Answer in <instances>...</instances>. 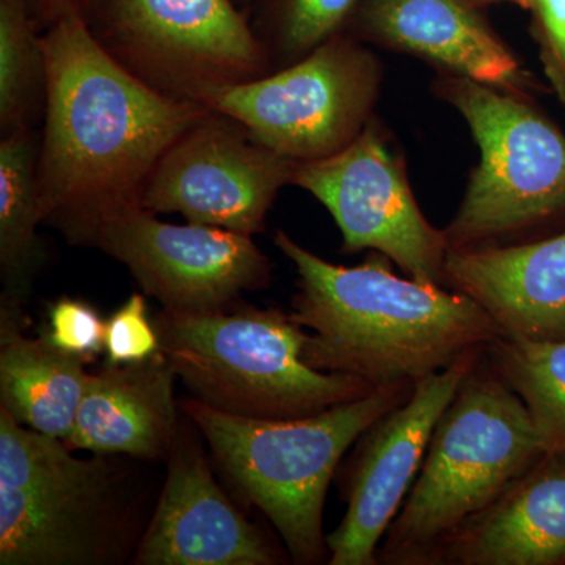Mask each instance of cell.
<instances>
[{"label":"cell","instance_id":"cell-1","mask_svg":"<svg viewBox=\"0 0 565 565\" xmlns=\"http://www.w3.org/2000/svg\"><path fill=\"white\" fill-rule=\"evenodd\" d=\"M50 90L40 131L43 225L66 243L96 247L104 226L141 207L145 184L178 137L206 114L121 68L71 18L44 32Z\"/></svg>","mask_w":565,"mask_h":565},{"label":"cell","instance_id":"cell-2","mask_svg":"<svg viewBox=\"0 0 565 565\" xmlns=\"http://www.w3.org/2000/svg\"><path fill=\"white\" fill-rule=\"evenodd\" d=\"M274 244L297 273L291 315L311 332L303 360L322 373L374 386L422 381L503 337L473 299L397 277L384 253L371 250L349 267L326 262L282 230Z\"/></svg>","mask_w":565,"mask_h":565},{"label":"cell","instance_id":"cell-3","mask_svg":"<svg viewBox=\"0 0 565 565\" xmlns=\"http://www.w3.org/2000/svg\"><path fill=\"white\" fill-rule=\"evenodd\" d=\"M414 390L412 381L381 385L360 399L297 419L223 414L193 397L182 401L181 411L237 492L273 523L292 563L329 564L323 505L345 452Z\"/></svg>","mask_w":565,"mask_h":565},{"label":"cell","instance_id":"cell-4","mask_svg":"<svg viewBox=\"0 0 565 565\" xmlns=\"http://www.w3.org/2000/svg\"><path fill=\"white\" fill-rule=\"evenodd\" d=\"M0 411V565H115L145 527L128 470Z\"/></svg>","mask_w":565,"mask_h":565},{"label":"cell","instance_id":"cell-5","mask_svg":"<svg viewBox=\"0 0 565 565\" xmlns=\"http://www.w3.org/2000/svg\"><path fill=\"white\" fill-rule=\"evenodd\" d=\"M546 455L525 404L487 362L463 379L377 553L379 564L434 565L463 525Z\"/></svg>","mask_w":565,"mask_h":565},{"label":"cell","instance_id":"cell-6","mask_svg":"<svg viewBox=\"0 0 565 565\" xmlns=\"http://www.w3.org/2000/svg\"><path fill=\"white\" fill-rule=\"evenodd\" d=\"M152 322L159 349L191 397L223 414L305 418L377 388L305 362L308 333L291 311L239 302L211 313L162 310Z\"/></svg>","mask_w":565,"mask_h":565},{"label":"cell","instance_id":"cell-7","mask_svg":"<svg viewBox=\"0 0 565 565\" xmlns=\"http://www.w3.org/2000/svg\"><path fill=\"white\" fill-rule=\"evenodd\" d=\"M430 92L462 115L479 148L448 250L519 244L565 215V134L535 98L451 73Z\"/></svg>","mask_w":565,"mask_h":565},{"label":"cell","instance_id":"cell-8","mask_svg":"<svg viewBox=\"0 0 565 565\" xmlns=\"http://www.w3.org/2000/svg\"><path fill=\"white\" fill-rule=\"evenodd\" d=\"M88 28L121 68L178 102L273 73L234 0H103Z\"/></svg>","mask_w":565,"mask_h":565},{"label":"cell","instance_id":"cell-9","mask_svg":"<svg viewBox=\"0 0 565 565\" xmlns=\"http://www.w3.org/2000/svg\"><path fill=\"white\" fill-rule=\"evenodd\" d=\"M384 81L385 66L374 47L345 32L286 68L212 92L202 104L294 161H318L364 131Z\"/></svg>","mask_w":565,"mask_h":565},{"label":"cell","instance_id":"cell-10","mask_svg":"<svg viewBox=\"0 0 565 565\" xmlns=\"http://www.w3.org/2000/svg\"><path fill=\"white\" fill-rule=\"evenodd\" d=\"M291 185L311 193L332 214L343 253H384L407 277L445 286L444 230L423 214L405 152L377 115L344 150L297 162Z\"/></svg>","mask_w":565,"mask_h":565},{"label":"cell","instance_id":"cell-11","mask_svg":"<svg viewBox=\"0 0 565 565\" xmlns=\"http://www.w3.org/2000/svg\"><path fill=\"white\" fill-rule=\"evenodd\" d=\"M297 161L259 143L239 121L214 109L163 152L140 204L154 214L250 234L266 230L278 192L291 185Z\"/></svg>","mask_w":565,"mask_h":565},{"label":"cell","instance_id":"cell-12","mask_svg":"<svg viewBox=\"0 0 565 565\" xmlns=\"http://www.w3.org/2000/svg\"><path fill=\"white\" fill-rule=\"evenodd\" d=\"M134 207L107 223L96 248L129 270L145 296L177 313H211L273 282V263L250 234L173 225Z\"/></svg>","mask_w":565,"mask_h":565},{"label":"cell","instance_id":"cell-13","mask_svg":"<svg viewBox=\"0 0 565 565\" xmlns=\"http://www.w3.org/2000/svg\"><path fill=\"white\" fill-rule=\"evenodd\" d=\"M484 351L467 353L416 381L411 399L381 416L353 444L338 470L348 509L327 535L330 565L379 564V548L418 478L435 426Z\"/></svg>","mask_w":565,"mask_h":565},{"label":"cell","instance_id":"cell-14","mask_svg":"<svg viewBox=\"0 0 565 565\" xmlns=\"http://www.w3.org/2000/svg\"><path fill=\"white\" fill-rule=\"evenodd\" d=\"M180 427L167 457L158 505L131 563L136 565H275L282 555L223 492L202 445Z\"/></svg>","mask_w":565,"mask_h":565},{"label":"cell","instance_id":"cell-15","mask_svg":"<svg viewBox=\"0 0 565 565\" xmlns=\"http://www.w3.org/2000/svg\"><path fill=\"white\" fill-rule=\"evenodd\" d=\"M348 33L374 50L419 58L435 73L470 77L527 98L550 92L476 0H363Z\"/></svg>","mask_w":565,"mask_h":565},{"label":"cell","instance_id":"cell-16","mask_svg":"<svg viewBox=\"0 0 565 565\" xmlns=\"http://www.w3.org/2000/svg\"><path fill=\"white\" fill-rule=\"evenodd\" d=\"M445 288L484 308L504 337L565 340V232L448 250Z\"/></svg>","mask_w":565,"mask_h":565},{"label":"cell","instance_id":"cell-17","mask_svg":"<svg viewBox=\"0 0 565 565\" xmlns=\"http://www.w3.org/2000/svg\"><path fill=\"white\" fill-rule=\"evenodd\" d=\"M178 375L161 351L140 362L107 360L90 373L65 445L71 451L163 460L180 433Z\"/></svg>","mask_w":565,"mask_h":565},{"label":"cell","instance_id":"cell-18","mask_svg":"<svg viewBox=\"0 0 565 565\" xmlns=\"http://www.w3.org/2000/svg\"><path fill=\"white\" fill-rule=\"evenodd\" d=\"M565 456H542L460 527L434 565H564Z\"/></svg>","mask_w":565,"mask_h":565},{"label":"cell","instance_id":"cell-19","mask_svg":"<svg viewBox=\"0 0 565 565\" xmlns=\"http://www.w3.org/2000/svg\"><path fill=\"white\" fill-rule=\"evenodd\" d=\"M25 307L0 303V411L22 426L66 440L87 390V360L44 337H28Z\"/></svg>","mask_w":565,"mask_h":565},{"label":"cell","instance_id":"cell-20","mask_svg":"<svg viewBox=\"0 0 565 565\" xmlns=\"http://www.w3.org/2000/svg\"><path fill=\"white\" fill-rule=\"evenodd\" d=\"M39 129H22L0 140V303L25 307L46 264L39 234Z\"/></svg>","mask_w":565,"mask_h":565},{"label":"cell","instance_id":"cell-21","mask_svg":"<svg viewBox=\"0 0 565 565\" xmlns=\"http://www.w3.org/2000/svg\"><path fill=\"white\" fill-rule=\"evenodd\" d=\"M484 353L494 373L525 404L545 452L565 456V340L503 334Z\"/></svg>","mask_w":565,"mask_h":565},{"label":"cell","instance_id":"cell-22","mask_svg":"<svg viewBox=\"0 0 565 565\" xmlns=\"http://www.w3.org/2000/svg\"><path fill=\"white\" fill-rule=\"evenodd\" d=\"M47 90L44 33L25 0H0V134L39 129Z\"/></svg>","mask_w":565,"mask_h":565},{"label":"cell","instance_id":"cell-23","mask_svg":"<svg viewBox=\"0 0 565 565\" xmlns=\"http://www.w3.org/2000/svg\"><path fill=\"white\" fill-rule=\"evenodd\" d=\"M363 0H252L248 21L266 51L270 70L299 62L348 32Z\"/></svg>","mask_w":565,"mask_h":565},{"label":"cell","instance_id":"cell-24","mask_svg":"<svg viewBox=\"0 0 565 565\" xmlns=\"http://www.w3.org/2000/svg\"><path fill=\"white\" fill-rule=\"evenodd\" d=\"M43 334L52 344L90 363L104 348L106 321L90 303L63 297L51 305Z\"/></svg>","mask_w":565,"mask_h":565},{"label":"cell","instance_id":"cell-25","mask_svg":"<svg viewBox=\"0 0 565 565\" xmlns=\"http://www.w3.org/2000/svg\"><path fill=\"white\" fill-rule=\"evenodd\" d=\"M104 348L111 363L140 362L161 351L145 297L136 292L106 321Z\"/></svg>","mask_w":565,"mask_h":565},{"label":"cell","instance_id":"cell-26","mask_svg":"<svg viewBox=\"0 0 565 565\" xmlns=\"http://www.w3.org/2000/svg\"><path fill=\"white\" fill-rule=\"evenodd\" d=\"M530 33L545 79L565 107V0H533Z\"/></svg>","mask_w":565,"mask_h":565},{"label":"cell","instance_id":"cell-27","mask_svg":"<svg viewBox=\"0 0 565 565\" xmlns=\"http://www.w3.org/2000/svg\"><path fill=\"white\" fill-rule=\"evenodd\" d=\"M41 32L50 31L58 22L77 18L87 22L103 0H25Z\"/></svg>","mask_w":565,"mask_h":565},{"label":"cell","instance_id":"cell-28","mask_svg":"<svg viewBox=\"0 0 565 565\" xmlns=\"http://www.w3.org/2000/svg\"><path fill=\"white\" fill-rule=\"evenodd\" d=\"M476 2L479 6L486 7V9L490 6H497V3H512V6L519 7V9L530 11L533 0H476Z\"/></svg>","mask_w":565,"mask_h":565},{"label":"cell","instance_id":"cell-29","mask_svg":"<svg viewBox=\"0 0 565 565\" xmlns=\"http://www.w3.org/2000/svg\"><path fill=\"white\" fill-rule=\"evenodd\" d=\"M239 9H243L247 13L248 7H250L252 0H234Z\"/></svg>","mask_w":565,"mask_h":565}]
</instances>
